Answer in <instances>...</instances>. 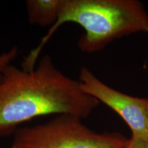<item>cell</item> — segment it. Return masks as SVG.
<instances>
[{
  "mask_svg": "<svg viewBox=\"0 0 148 148\" xmlns=\"http://www.w3.org/2000/svg\"><path fill=\"white\" fill-rule=\"evenodd\" d=\"M99 102L87 95L78 79L62 73L45 55L30 71L10 64L0 77V136L14 134L37 117L71 114L87 118Z\"/></svg>",
  "mask_w": 148,
  "mask_h": 148,
  "instance_id": "6da1fadb",
  "label": "cell"
},
{
  "mask_svg": "<svg viewBox=\"0 0 148 148\" xmlns=\"http://www.w3.org/2000/svg\"><path fill=\"white\" fill-rule=\"evenodd\" d=\"M66 23L77 24L84 29L77 46L88 53L100 51L116 38L133 33L148 34V12L136 0H63L58 20L24 57L21 68L34 69L43 48Z\"/></svg>",
  "mask_w": 148,
  "mask_h": 148,
  "instance_id": "7a4b0ae2",
  "label": "cell"
},
{
  "mask_svg": "<svg viewBox=\"0 0 148 148\" xmlns=\"http://www.w3.org/2000/svg\"><path fill=\"white\" fill-rule=\"evenodd\" d=\"M71 114L18 128L11 148H125L129 139L118 132L98 133Z\"/></svg>",
  "mask_w": 148,
  "mask_h": 148,
  "instance_id": "3957f363",
  "label": "cell"
},
{
  "mask_svg": "<svg viewBox=\"0 0 148 148\" xmlns=\"http://www.w3.org/2000/svg\"><path fill=\"white\" fill-rule=\"evenodd\" d=\"M77 79L85 93L121 116L129 126L132 137L148 140V99L133 97L111 88L86 67L81 68Z\"/></svg>",
  "mask_w": 148,
  "mask_h": 148,
  "instance_id": "277c9868",
  "label": "cell"
},
{
  "mask_svg": "<svg viewBox=\"0 0 148 148\" xmlns=\"http://www.w3.org/2000/svg\"><path fill=\"white\" fill-rule=\"evenodd\" d=\"M62 3L63 0H26L25 4L29 23L49 28L58 20Z\"/></svg>",
  "mask_w": 148,
  "mask_h": 148,
  "instance_id": "5b68a950",
  "label": "cell"
},
{
  "mask_svg": "<svg viewBox=\"0 0 148 148\" xmlns=\"http://www.w3.org/2000/svg\"><path fill=\"white\" fill-rule=\"evenodd\" d=\"M18 55V48L16 46L11 47L8 51L0 53V77L3 71L8 65L12 64Z\"/></svg>",
  "mask_w": 148,
  "mask_h": 148,
  "instance_id": "8992f818",
  "label": "cell"
},
{
  "mask_svg": "<svg viewBox=\"0 0 148 148\" xmlns=\"http://www.w3.org/2000/svg\"><path fill=\"white\" fill-rule=\"evenodd\" d=\"M125 148H148V140L131 136Z\"/></svg>",
  "mask_w": 148,
  "mask_h": 148,
  "instance_id": "52a82bcc",
  "label": "cell"
}]
</instances>
